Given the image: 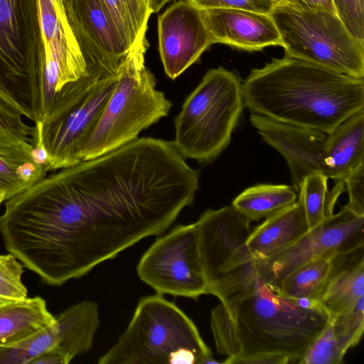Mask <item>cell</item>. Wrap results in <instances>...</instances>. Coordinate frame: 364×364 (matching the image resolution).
<instances>
[{
  "label": "cell",
  "instance_id": "cell-1",
  "mask_svg": "<svg viewBox=\"0 0 364 364\" xmlns=\"http://www.w3.org/2000/svg\"><path fill=\"white\" fill-rule=\"evenodd\" d=\"M185 159L173 141L141 137L46 177L14 200L23 249L64 284L162 235L198 189Z\"/></svg>",
  "mask_w": 364,
  "mask_h": 364
},
{
  "label": "cell",
  "instance_id": "cell-2",
  "mask_svg": "<svg viewBox=\"0 0 364 364\" xmlns=\"http://www.w3.org/2000/svg\"><path fill=\"white\" fill-rule=\"evenodd\" d=\"M329 321L318 301L282 296L257 273L210 314L216 349L227 356L223 363L228 364L259 355H282L298 363Z\"/></svg>",
  "mask_w": 364,
  "mask_h": 364
},
{
  "label": "cell",
  "instance_id": "cell-3",
  "mask_svg": "<svg viewBox=\"0 0 364 364\" xmlns=\"http://www.w3.org/2000/svg\"><path fill=\"white\" fill-rule=\"evenodd\" d=\"M242 93L251 112L326 134L364 109V78L287 55L252 69Z\"/></svg>",
  "mask_w": 364,
  "mask_h": 364
},
{
  "label": "cell",
  "instance_id": "cell-4",
  "mask_svg": "<svg viewBox=\"0 0 364 364\" xmlns=\"http://www.w3.org/2000/svg\"><path fill=\"white\" fill-rule=\"evenodd\" d=\"M193 321L162 294L141 297L127 328L98 364L218 363Z\"/></svg>",
  "mask_w": 364,
  "mask_h": 364
},
{
  "label": "cell",
  "instance_id": "cell-5",
  "mask_svg": "<svg viewBox=\"0 0 364 364\" xmlns=\"http://www.w3.org/2000/svg\"><path fill=\"white\" fill-rule=\"evenodd\" d=\"M144 29L120 60L117 80L101 117L82 151V161L113 151L166 117L172 106L156 89L145 66L149 43Z\"/></svg>",
  "mask_w": 364,
  "mask_h": 364
},
{
  "label": "cell",
  "instance_id": "cell-6",
  "mask_svg": "<svg viewBox=\"0 0 364 364\" xmlns=\"http://www.w3.org/2000/svg\"><path fill=\"white\" fill-rule=\"evenodd\" d=\"M244 106L240 77L222 67L208 70L174 119L173 142L179 153L213 162L229 145Z\"/></svg>",
  "mask_w": 364,
  "mask_h": 364
},
{
  "label": "cell",
  "instance_id": "cell-7",
  "mask_svg": "<svg viewBox=\"0 0 364 364\" xmlns=\"http://www.w3.org/2000/svg\"><path fill=\"white\" fill-rule=\"evenodd\" d=\"M44 56L38 0H0V101L35 123Z\"/></svg>",
  "mask_w": 364,
  "mask_h": 364
},
{
  "label": "cell",
  "instance_id": "cell-8",
  "mask_svg": "<svg viewBox=\"0 0 364 364\" xmlns=\"http://www.w3.org/2000/svg\"><path fill=\"white\" fill-rule=\"evenodd\" d=\"M269 15L284 55L364 78V41L353 36L336 14L276 4Z\"/></svg>",
  "mask_w": 364,
  "mask_h": 364
},
{
  "label": "cell",
  "instance_id": "cell-9",
  "mask_svg": "<svg viewBox=\"0 0 364 364\" xmlns=\"http://www.w3.org/2000/svg\"><path fill=\"white\" fill-rule=\"evenodd\" d=\"M38 7L45 53L37 122L42 123L111 73L88 65L67 18L63 0H38Z\"/></svg>",
  "mask_w": 364,
  "mask_h": 364
},
{
  "label": "cell",
  "instance_id": "cell-10",
  "mask_svg": "<svg viewBox=\"0 0 364 364\" xmlns=\"http://www.w3.org/2000/svg\"><path fill=\"white\" fill-rule=\"evenodd\" d=\"M139 279L157 294L197 299L209 294L195 223L161 235L141 257Z\"/></svg>",
  "mask_w": 364,
  "mask_h": 364
},
{
  "label": "cell",
  "instance_id": "cell-11",
  "mask_svg": "<svg viewBox=\"0 0 364 364\" xmlns=\"http://www.w3.org/2000/svg\"><path fill=\"white\" fill-rule=\"evenodd\" d=\"M116 80L117 73L103 77L68 105L42 123L36 124L48 154L50 171L82 161V149L101 117Z\"/></svg>",
  "mask_w": 364,
  "mask_h": 364
},
{
  "label": "cell",
  "instance_id": "cell-12",
  "mask_svg": "<svg viewBox=\"0 0 364 364\" xmlns=\"http://www.w3.org/2000/svg\"><path fill=\"white\" fill-rule=\"evenodd\" d=\"M363 245L364 215L345 205L281 252L267 259L255 260V267L263 282L274 288L284 277L314 259Z\"/></svg>",
  "mask_w": 364,
  "mask_h": 364
},
{
  "label": "cell",
  "instance_id": "cell-13",
  "mask_svg": "<svg viewBox=\"0 0 364 364\" xmlns=\"http://www.w3.org/2000/svg\"><path fill=\"white\" fill-rule=\"evenodd\" d=\"M194 223L210 294L229 275L255 261L247 245L250 222L229 205L206 210Z\"/></svg>",
  "mask_w": 364,
  "mask_h": 364
},
{
  "label": "cell",
  "instance_id": "cell-14",
  "mask_svg": "<svg viewBox=\"0 0 364 364\" xmlns=\"http://www.w3.org/2000/svg\"><path fill=\"white\" fill-rule=\"evenodd\" d=\"M159 50L164 71L174 80L213 45L200 10L188 1L171 5L158 18Z\"/></svg>",
  "mask_w": 364,
  "mask_h": 364
},
{
  "label": "cell",
  "instance_id": "cell-15",
  "mask_svg": "<svg viewBox=\"0 0 364 364\" xmlns=\"http://www.w3.org/2000/svg\"><path fill=\"white\" fill-rule=\"evenodd\" d=\"M67 18L88 65L117 73L128 51L102 0H63Z\"/></svg>",
  "mask_w": 364,
  "mask_h": 364
},
{
  "label": "cell",
  "instance_id": "cell-16",
  "mask_svg": "<svg viewBox=\"0 0 364 364\" xmlns=\"http://www.w3.org/2000/svg\"><path fill=\"white\" fill-rule=\"evenodd\" d=\"M55 322L21 342L29 359L50 350L68 364L77 355L89 351L100 326L97 303H77L55 316Z\"/></svg>",
  "mask_w": 364,
  "mask_h": 364
},
{
  "label": "cell",
  "instance_id": "cell-17",
  "mask_svg": "<svg viewBox=\"0 0 364 364\" xmlns=\"http://www.w3.org/2000/svg\"><path fill=\"white\" fill-rule=\"evenodd\" d=\"M250 120L262 139L279 151L288 164L297 193L309 174L321 172L326 134L251 112Z\"/></svg>",
  "mask_w": 364,
  "mask_h": 364
},
{
  "label": "cell",
  "instance_id": "cell-18",
  "mask_svg": "<svg viewBox=\"0 0 364 364\" xmlns=\"http://www.w3.org/2000/svg\"><path fill=\"white\" fill-rule=\"evenodd\" d=\"M200 10L213 44L223 43L249 51L282 46L269 14L223 8Z\"/></svg>",
  "mask_w": 364,
  "mask_h": 364
},
{
  "label": "cell",
  "instance_id": "cell-19",
  "mask_svg": "<svg viewBox=\"0 0 364 364\" xmlns=\"http://www.w3.org/2000/svg\"><path fill=\"white\" fill-rule=\"evenodd\" d=\"M48 154L38 136L35 145L0 132V191L9 200L46 177Z\"/></svg>",
  "mask_w": 364,
  "mask_h": 364
},
{
  "label": "cell",
  "instance_id": "cell-20",
  "mask_svg": "<svg viewBox=\"0 0 364 364\" xmlns=\"http://www.w3.org/2000/svg\"><path fill=\"white\" fill-rule=\"evenodd\" d=\"M364 165V109L355 112L326 135L321 173L343 183L351 172Z\"/></svg>",
  "mask_w": 364,
  "mask_h": 364
},
{
  "label": "cell",
  "instance_id": "cell-21",
  "mask_svg": "<svg viewBox=\"0 0 364 364\" xmlns=\"http://www.w3.org/2000/svg\"><path fill=\"white\" fill-rule=\"evenodd\" d=\"M364 296V245L331 258L329 273L318 302L330 318Z\"/></svg>",
  "mask_w": 364,
  "mask_h": 364
},
{
  "label": "cell",
  "instance_id": "cell-22",
  "mask_svg": "<svg viewBox=\"0 0 364 364\" xmlns=\"http://www.w3.org/2000/svg\"><path fill=\"white\" fill-rule=\"evenodd\" d=\"M309 230L302 206L297 200L251 231L247 245L255 260L264 259L294 244Z\"/></svg>",
  "mask_w": 364,
  "mask_h": 364
},
{
  "label": "cell",
  "instance_id": "cell-23",
  "mask_svg": "<svg viewBox=\"0 0 364 364\" xmlns=\"http://www.w3.org/2000/svg\"><path fill=\"white\" fill-rule=\"evenodd\" d=\"M40 296L0 302V346H13L55 322Z\"/></svg>",
  "mask_w": 364,
  "mask_h": 364
},
{
  "label": "cell",
  "instance_id": "cell-24",
  "mask_svg": "<svg viewBox=\"0 0 364 364\" xmlns=\"http://www.w3.org/2000/svg\"><path fill=\"white\" fill-rule=\"evenodd\" d=\"M298 194L284 184H257L240 193L232 206L249 222L267 219L296 202Z\"/></svg>",
  "mask_w": 364,
  "mask_h": 364
},
{
  "label": "cell",
  "instance_id": "cell-25",
  "mask_svg": "<svg viewBox=\"0 0 364 364\" xmlns=\"http://www.w3.org/2000/svg\"><path fill=\"white\" fill-rule=\"evenodd\" d=\"M333 255L318 257L301 265L273 288L286 297L318 301L329 273Z\"/></svg>",
  "mask_w": 364,
  "mask_h": 364
},
{
  "label": "cell",
  "instance_id": "cell-26",
  "mask_svg": "<svg viewBox=\"0 0 364 364\" xmlns=\"http://www.w3.org/2000/svg\"><path fill=\"white\" fill-rule=\"evenodd\" d=\"M119 34L129 49L139 33L147 28L152 14L149 0H102Z\"/></svg>",
  "mask_w": 364,
  "mask_h": 364
},
{
  "label": "cell",
  "instance_id": "cell-27",
  "mask_svg": "<svg viewBox=\"0 0 364 364\" xmlns=\"http://www.w3.org/2000/svg\"><path fill=\"white\" fill-rule=\"evenodd\" d=\"M328 179L321 172H315L307 175L301 183L297 200L302 206L309 229L332 214L328 210Z\"/></svg>",
  "mask_w": 364,
  "mask_h": 364
},
{
  "label": "cell",
  "instance_id": "cell-28",
  "mask_svg": "<svg viewBox=\"0 0 364 364\" xmlns=\"http://www.w3.org/2000/svg\"><path fill=\"white\" fill-rule=\"evenodd\" d=\"M338 346L345 353L360 341L364 331V296L330 318Z\"/></svg>",
  "mask_w": 364,
  "mask_h": 364
},
{
  "label": "cell",
  "instance_id": "cell-29",
  "mask_svg": "<svg viewBox=\"0 0 364 364\" xmlns=\"http://www.w3.org/2000/svg\"><path fill=\"white\" fill-rule=\"evenodd\" d=\"M345 353L338 346L331 321L311 342L298 363L341 364Z\"/></svg>",
  "mask_w": 364,
  "mask_h": 364
},
{
  "label": "cell",
  "instance_id": "cell-30",
  "mask_svg": "<svg viewBox=\"0 0 364 364\" xmlns=\"http://www.w3.org/2000/svg\"><path fill=\"white\" fill-rule=\"evenodd\" d=\"M23 272V266L14 255H0V302L28 298L27 288L21 280Z\"/></svg>",
  "mask_w": 364,
  "mask_h": 364
},
{
  "label": "cell",
  "instance_id": "cell-31",
  "mask_svg": "<svg viewBox=\"0 0 364 364\" xmlns=\"http://www.w3.org/2000/svg\"><path fill=\"white\" fill-rule=\"evenodd\" d=\"M336 15L350 33L364 41V0H333Z\"/></svg>",
  "mask_w": 364,
  "mask_h": 364
},
{
  "label": "cell",
  "instance_id": "cell-32",
  "mask_svg": "<svg viewBox=\"0 0 364 364\" xmlns=\"http://www.w3.org/2000/svg\"><path fill=\"white\" fill-rule=\"evenodd\" d=\"M22 114L11 107L0 101V132L20 137L35 145L37 141V129L25 124Z\"/></svg>",
  "mask_w": 364,
  "mask_h": 364
},
{
  "label": "cell",
  "instance_id": "cell-33",
  "mask_svg": "<svg viewBox=\"0 0 364 364\" xmlns=\"http://www.w3.org/2000/svg\"><path fill=\"white\" fill-rule=\"evenodd\" d=\"M199 9H237L269 14L276 5L273 0H186Z\"/></svg>",
  "mask_w": 364,
  "mask_h": 364
},
{
  "label": "cell",
  "instance_id": "cell-34",
  "mask_svg": "<svg viewBox=\"0 0 364 364\" xmlns=\"http://www.w3.org/2000/svg\"><path fill=\"white\" fill-rule=\"evenodd\" d=\"M343 183L348 196L346 206L355 213L364 215V165L348 175Z\"/></svg>",
  "mask_w": 364,
  "mask_h": 364
},
{
  "label": "cell",
  "instance_id": "cell-35",
  "mask_svg": "<svg viewBox=\"0 0 364 364\" xmlns=\"http://www.w3.org/2000/svg\"><path fill=\"white\" fill-rule=\"evenodd\" d=\"M279 4L301 10H321L336 14L333 0H282Z\"/></svg>",
  "mask_w": 364,
  "mask_h": 364
},
{
  "label": "cell",
  "instance_id": "cell-36",
  "mask_svg": "<svg viewBox=\"0 0 364 364\" xmlns=\"http://www.w3.org/2000/svg\"><path fill=\"white\" fill-rule=\"evenodd\" d=\"M28 358L18 344L0 346V364H28Z\"/></svg>",
  "mask_w": 364,
  "mask_h": 364
},
{
  "label": "cell",
  "instance_id": "cell-37",
  "mask_svg": "<svg viewBox=\"0 0 364 364\" xmlns=\"http://www.w3.org/2000/svg\"><path fill=\"white\" fill-rule=\"evenodd\" d=\"M170 0H149L151 13H156Z\"/></svg>",
  "mask_w": 364,
  "mask_h": 364
},
{
  "label": "cell",
  "instance_id": "cell-38",
  "mask_svg": "<svg viewBox=\"0 0 364 364\" xmlns=\"http://www.w3.org/2000/svg\"><path fill=\"white\" fill-rule=\"evenodd\" d=\"M5 200L4 194L0 191V204Z\"/></svg>",
  "mask_w": 364,
  "mask_h": 364
},
{
  "label": "cell",
  "instance_id": "cell-39",
  "mask_svg": "<svg viewBox=\"0 0 364 364\" xmlns=\"http://www.w3.org/2000/svg\"><path fill=\"white\" fill-rule=\"evenodd\" d=\"M275 3V4H279L282 2V0H273Z\"/></svg>",
  "mask_w": 364,
  "mask_h": 364
}]
</instances>
